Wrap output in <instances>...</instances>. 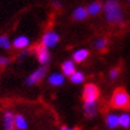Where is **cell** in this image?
<instances>
[{"mask_svg":"<svg viewBox=\"0 0 130 130\" xmlns=\"http://www.w3.org/2000/svg\"><path fill=\"white\" fill-rule=\"evenodd\" d=\"M130 103V95L124 88H117L111 97V105L115 109H125Z\"/></svg>","mask_w":130,"mask_h":130,"instance_id":"obj_2","label":"cell"},{"mask_svg":"<svg viewBox=\"0 0 130 130\" xmlns=\"http://www.w3.org/2000/svg\"><path fill=\"white\" fill-rule=\"evenodd\" d=\"M99 98V88L94 84H87L84 87L83 91V99L84 102H93L98 100Z\"/></svg>","mask_w":130,"mask_h":130,"instance_id":"obj_6","label":"cell"},{"mask_svg":"<svg viewBox=\"0 0 130 130\" xmlns=\"http://www.w3.org/2000/svg\"><path fill=\"white\" fill-rule=\"evenodd\" d=\"M84 115L87 118H94L98 113V100L84 102Z\"/></svg>","mask_w":130,"mask_h":130,"instance_id":"obj_7","label":"cell"},{"mask_svg":"<svg viewBox=\"0 0 130 130\" xmlns=\"http://www.w3.org/2000/svg\"><path fill=\"white\" fill-rule=\"evenodd\" d=\"M34 53L36 55V59L38 61L41 66H47L48 63L50 62V59H51V55H50V51L49 49L45 47H43L42 44L41 45H36L34 48Z\"/></svg>","mask_w":130,"mask_h":130,"instance_id":"obj_5","label":"cell"},{"mask_svg":"<svg viewBox=\"0 0 130 130\" xmlns=\"http://www.w3.org/2000/svg\"><path fill=\"white\" fill-rule=\"evenodd\" d=\"M51 4H53V6L56 7V8L62 7V1H61V0H53V1H51Z\"/></svg>","mask_w":130,"mask_h":130,"instance_id":"obj_24","label":"cell"},{"mask_svg":"<svg viewBox=\"0 0 130 130\" xmlns=\"http://www.w3.org/2000/svg\"><path fill=\"white\" fill-rule=\"evenodd\" d=\"M118 119H119V126L122 128H130V115L124 112L122 115H118Z\"/></svg>","mask_w":130,"mask_h":130,"instance_id":"obj_20","label":"cell"},{"mask_svg":"<svg viewBox=\"0 0 130 130\" xmlns=\"http://www.w3.org/2000/svg\"><path fill=\"white\" fill-rule=\"evenodd\" d=\"M105 124L109 129L115 130L117 126H119V119H118V115L116 113H107L105 117Z\"/></svg>","mask_w":130,"mask_h":130,"instance_id":"obj_15","label":"cell"},{"mask_svg":"<svg viewBox=\"0 0 130 130\" xmlns=\"http://www.w3.org/2000/svg\"><path fill=\"white\" fill-rule=\"evenodd\" d=\"M119 75V69L118 68H112L110 72H109V78H110L111 80H115L117 79Z\"/></svg>","mask_w":130,"mask_h":130,"instance_id":"obj_22","label":"cell"},{"mask_svg":"<svg viewBox=\"0 0 130 130\" xmlns=\"http://www.w3.org/2000/svg\"><path fill=\"white\" fill-rule=\"evenodd\" d=\"M3 122H4V130H16V128H14V113L12 111H5Z\"/></svg>","mask_w":130,"mask_h":130,"instance_id":"obj_11","label":"cell"},{"mask_svg":"<svg viewBox=\"0 0 130 130\" xmlns=\"http://www.w3.org/2000/svg\"><path fill=\"white\" fill-rule=\"evenodd\" d=\"M60 130H80L78 128H68V126H61Z\"/></svg>","mask_w":130,"mask_h":130,"instance_id":"obj_25","label":"cell"},{"mask_svg":"<svg viewBox=\"0 0 130 130\" xmlns=\"http://www.w3.org/2000/svg\"><path fill=\"white\" fill-rule=\"evenodd\" d=\"M75 71H76V66H75V62L73 60H66V61L61 64V73H62L64 76H68V78H69Z\"/></svg>","mask_w":130,"mask_h":130,"instance_id":"obj_10","label":"cell"},{"mask_svg":"<svg viewBox=\"0 0 130 130\" xmlns=\"http://www.w3.org/2000/svg\"><path fill=\"white\" fill-rule=\"evenodd\" d=\"M47 81L50 86L60 87L64 84V81H66V76H64L62 73H57V72H55V73H51V74L48 76Z\"/></svg>","mask_w":130,"mask_h":130,"instance_id":"obj_8","label":"cell"},{"mask_svg":"<svg viewBox=\"0 0 130 130\" xmlns=\"http://www.w3.org/2000/svg\"><path fill=\"white\" fill-rule=\"evenodd\" d=\"M11 63V59L7 57V56L0 55V67H6Z\"/></svg>","mask_w":130,"mask_h":130,"instance_id":"obj_21","label":"cell"},{"mask_svg":"<svg viewBox=\"0 0 130 130\" xmlns=\"http://www.w3.org/2000/svg\"><path fill=\"white\" fill-rule=\"evenodd\" d=\"M30 54V51L28 50V49H23V50H20V54H19V56H18V60H24L26 56Z\"/></svg>","mask_w":130,"mask_h":130,"instance_id":"obj_23","label":"cell"},{"mask_svg":"<svg viewBox=\"0 0 130 130\" xmlns=\"http://www.w3.org/2000/svg\"><path fill=\"white\" fill-rule=\"evenodd\" d=\"M128 107H129V110H130V103H129V105H128Z\"/></svg>","mask_w":130,"mask_h":130,"instance_id":"obj_26","label":"cell"},{"mask_svg":"<svg viewBox=\"0 0 130 130\" xmlns=\"http://www.w3.org/2000/svg\"><path fill=\"white\" fill-rule=\"evenodd\" d=\"M0 48L4 50H10L12 48V42L6 35H0Z\"/></svg>","mask_w":130,"mask_h":130,"instance_id":"obj_19","label":"cell"},{"mask_svg":"<svg viewBox=\"0 0 130 130\" xmlns=\"http://www.w3.org/2000/svg\"><path fill=\"white\" fill-rule=\"evenodd\" d=\"M30 45V38L25 35H20L17 36L16 38L12 42V47L18 49V50H23V49H26V48Z\"/></svg>","mask_w":130,"mask_h":130,"instance_id":"obj_9","label":"cell"},{"mask_svg":"<svg viewBox=\"0 0 130 130\" xmlns=\"http://www.w3.org/2000/svg\"><path fill=\"white\" fill-rule=\"evenodd\" d=\"M59 42H60V35L54 30L45 31L43 34V36H42V40H41V44L43 47L48 48V49L55 48Z\"/></svg>","mask_w":130,"mask_h":130,"instance_id":"obj_4","label":"cell"},{"mask_svg":"<svg viewBox=\"0 0 130 130\" xmlns=\"http://www.w3.org/2000/svg\"><path fill=\"white\" fill-rule=\"evenodd\" d=\"M90 56V50L86 49V48H81V49H78L73 53L72 55V59L75 63H81L84 62L85 60H87V57Z\"/></svg>","mask_w":130,"mask_h":130,"instance_id":"obj_12","label":"cell"},{"mask_svg":"<svg viewBox=\"0 0 130 130\" xmlns=\"http://www.w3.org/2000/svg\"><path fill=\"white\" fill-rule=\"evenodd\" d=\"M107 44H109L107 38H105V37H98V38H95L93 45H94V49L102 51V50H104V49L107 47Z\"/></svg>","mask_w":130,"mask_h":130,"instance_id":"obj_18","label":"cell"},{"mask_svg":"<svg viewBox=\"0 0 130 130\" xmlns=\"http://www.w3.org/2000/svg\"><path fill=\"white\" fill-rule=\"evenodd\" d=\"M72 17L75 22H84L88 17V13L86 11V7L84 6H78L74 8V11L72 13Z\"/></svg>","mask_w":130,"mask_h":130,"instance_id":"obj_13","label":"cell"},{"mask_svg":"<svg viewBox=\"0 0 130 130\" xmlns=\"http://www.w3.org/2000/svg\"><path fill=\"white\" fill-rule=\"evenodd\" d=\"M86 11L88 16H97L103 11V4L100 1H92L87 5Z\"/></svg>","mask_w":130,"mask_h":130,"instance_id":"obj_14","label":"cell"},{"mask_svg":"<svg viewBox=\"0 0 130 130\" xmlns=\"http://www.w3.org/2000/svg\"><path fill=\"white\" fill-rule=\"evenodd\" d=\"M28 126V121L24 117V115H14V128H16V130H26Z\"/></svg>","mask_w":130,"mask_h":130,"instance_id":"obj_16","label":"cell"},{"mask_svg":"<svg viewBox=\"0 0 130 130\" xmlns=\"http://www.w3.org/2000/svg\"><path fill=\"white\" fill-rule=\"evenodd\" d=\"M128 1H129V3H130V0H128Z\"/></svg>","mask_w":130,"mask_h":130,"instance_id":"obj_27","label":"cell"},{"mask_svg":"<svg viewBox=\"0 0 130 130\" xmlns=\"http://www.w3.org/2000/svg\"><path fill=\"white\" fill-rule=\"evenodd\" d=\"M69 80H71L73 84L75 85H80L85 81V74H84L81 71H75L73 74L69 76Z\"/></svg>","mask_w":130,"mask_h":130,"instance_id":"obj_17","label":"cell"},{"mask_svg":"<svg viewBox=\"0 0 130 130\" xmlns=\"http://www.w3.org/2000/svg\"><path fill=\"white\" fill-rule=\"evenodd\" d=\"M103 11L105 13V18L110 24H119L124 19L122 11V5L118 0H107L103 5Z\"/></svg>","mask_w":130,"mask_h":130,"instance_id":"obj_1","label":"cell"},{"mask_svg":"<svg viewBox=\"0 0 130 130\" xmlns=\"http://www.w3.org/2000/svg\"><path fill=\"white\" fill-rule=\"evenodd\" d=\"M47 76V67L45 66H41L37 69L32 72L31 74H29L25 79V85L28 87L35 86L37 84H40L42 80Z\"/></svg>","mask_w":130,"mask_h":130,"instance_id":"obj_3","label":"cell"}]
</instances>
